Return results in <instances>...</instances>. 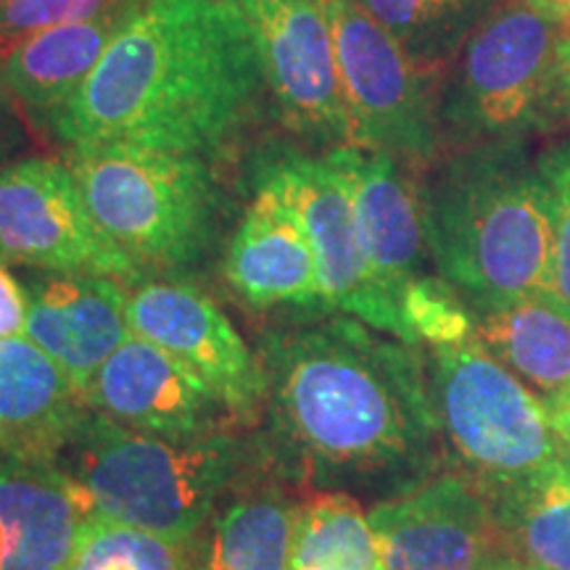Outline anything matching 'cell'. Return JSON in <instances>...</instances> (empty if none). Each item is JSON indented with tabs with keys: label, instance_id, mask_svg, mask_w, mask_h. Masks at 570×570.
<instances>
[{
	"label": "cell",
	"instance_id": "obj_29",
	"mask_svg": "<svg viewBox=\"0 0 570 570\" xmlns=\"http://www.w3.org/2000/svg\"><path fill=\"white\" fill-rule=\"evenodd\" d=\"M127 0H3L0 3V56L35 32L85 21Z\"/></svg>",
	"mask_w": 570,
	"mask_h": 570
},
{
	"label": "cell",
	"instance_id": "obj_36",
	"mask_svg": "<svg viewBox=\"0 0 570 570\" xmlns=\"http://www.w3.org/2000/svg\"><path fill=\"white\" fill-rule=\"evenodd\" d=\"M0 3H3V0H0Z\"/></svg>",
	"mask_w": 570,
	"mask_h": 570
},
{
	"label": "cell",
	"instance_id": "obj_13",
	"mask_svg": "<svg viewBox=\"0 0 570 570\" xmlns=\"http://www.w3.org/2000/svg\"><path fill=\"white\" fill-rule=\"evenodd\" d=\"M367 518L386 570H481L504 554L494 502L465 470L428 475Z\"/></svg>",
	"mask_w": 570,
	"mask_h": 570
},
{
	"label": "cell",
	"instance_id": "obj_31",
	"mask_svg": "<svg viewBox=\"0 0 570 570\" xmlns=\"http://www.w3.org/2000/svg\"><path fill=\"white\" fill-rule=\"evenodd\" d=\"M27 132L21 122V106L9 88L3 75V59H0V167L24 146Z\"/></svg>",
	"mask_w": 570,
	"mask_h": 570
},
{
	"label": "cell",
	"instance_id": "obj_34",
	"mask_svg": "<svg viewBox=\"0 0 570 570\" xmlns=\"http://www.w3.org/2000/svg\"><path fill=\"white\" fill-rule=\"evenodd\" d=\"M533 11L541 17L560 21V24H570V0H525Z\"/></svg>",
	"mask_w": 570,
	"mask_h": 570
},
{
	"label": "cell",
	"instance_id": "obj_23",
	"mask_svg": "<svg viewBox=\"0 0 570 570\" xmlns=\"http://www.w3.org/2000/svg\"><path fill=\"white\" fill-rule=\"evenodd\" d=\"M489 497L504 554L533 570H570V454L533 479Z\"/></svg>",
	"mask_w": 570,
	"mask_h": 570
},
{
	"label": "cell",
	"instance_id": "obj_10",
	"mask_svg": "<svg viewBox=\"0 0 570 570\" xmlns=\"http://www.w3.org/2000/svg\"><path fill=\"white\" fill-rule=\"evenodd\" d=\"M259 56L269 104L294 138L354 148L327 0H233Z\"/></svg>",
	"mask_w": 570,
	"mask_h": 570
},
{
	"label": "cell",
	"instance_id": "obj_5",
	"mask_svg": "<svg viewBox=\"0 0 570 570\" xmlns=\"http://www.w3.org/2000/svg\"><path fill=\"white\" fill-rule=\"evenodd\" d=\"M63 164L96 225L140 275L183 277L217 248L227 202L212 159L140 142H77Z\"/></svg>",
	"mask_w": 570,
	"mask_h": 570
},
{
	"label": "cell",
	"instance_id": "obj_8",
	"mask_svg": "<svg viewBox=\"0 0 570 570\" xmlns=\"http://www.w3.org/2000/svg\"><path fill=\"white\" fill-rule=\"evenodd\" d=\"M354 148L425 173L444 156L441 75L412 59L356 0H327Z\"/></svg>",
	"mask_w": 570,
	"mask_h": 570
},
{
	"label": "cell",
	"instance_id": "obj_9",
	"mask_svg": "<svg viewBox=\"0 0 570 570\" xmlns=\"http://www.w3.org/2000/svg\"><path fill=\"white\" fill-rule=\"evenodd\" d=\"M252 188L273 190L302 219L317 254L327 312L356 317L410 344L402 309L367 262L348 185L325 151L267 146L252 161Z\"/></svg>",
	"mask_w": 570,
	"mask_h": 570
},
{
	"label": "cell",
	"instance_id": "obj_30",
	"mask_svg": "<svg viewBox=\"0 0 570 570\" xmlns=\"http://www.w3.org/2000/svg\"><path fill=\"white\" fill-rule=\"evenodd\" d=\"M30 296L24 283L0 262V338H27Z\"/></svg>",
	"mask_w": 570,
	"mask_h": 570
},
{
	"label": "cell",
	"instance_id": "obj_27",
	"mask_svg": "<svg viewBox=\"0 0 570 570\" xmlns=\"http://www.w3.org/2000/svg\"><path fill=\"white\" fill-rule=\"evenodd\" d=\"M399 306L412 346H458L475 338L473 306L444 277H415L402 294Z\"/></svg>",
	"mask_w": 570,
	"mask_h": 570
},
{
	"label": "cell",
	"instance_id": "obj_14",
	"mask_svg": "<svg viewBox=\"0 0 570 570\" xmlns=\"http://www.w3.org/2000/svg\"><path fill=\"white\" fill-rule=\"evenodd\" d=\"M82 402L114 423L164 439L240 428L188 367L135 333L104 362Z\"/></svg>",
	"mask_w": 570,
	"mask_h": 570
},
{
	"label": "cell",
	"instance_id": "obj_6",
	"mask_svg": "<svg viewBox=\"0 0 570 570\" xmlns=\"http://www.w3.org/2000/svg\"><path fill=\"white\" fill-rule=\"evenodd\" d=\"M566 24L525 0H502L470 35L441 82L444 148L529 140L566 125L558 48ZM444 151V154H446Z\"/></svg>",
	"mask_w": 570,
	"mask_h": 570
},
{
	"label": "cell",
	"instance_id": "obj_4",
	"mask_svg": "<svg viewBox=\"0 0 570 570\" xmlns=\"http://www.w3.org/2000/svg\"><path fill=\"white\" fill-rule=\"evenodd\" d=\"M262 458L256 433L223 428L194 439H164L85 407L56 454L88 515L194 544L227 491Z\"/></svg>",
	"mask_w": 570,
	"mask_h": 570
},
{
	"label": "cell",
	"instance_id": "obj_3",
	"mask_svg": "<svg viewBox=\"0 0 570 570\" xmlns=\"http://www.w3.org/2000/svg\"><path fill=\"white\" fill-rule=\"evenodd\" d=\"M428 252L475 315L550 298L552 223L529 140L452 148L420 177Z\"/></svg>",
	"mask_w": 570,
	"mask_h": 570
},
{
	"label": "cell",
	"instance_id": "obj_28",
	"mask_svg": "<svg viewBox=\"0 0 570 570\" xmlns=\"http://www.w3.org/2000/svg\"><path fill=\"white\" fill-rule=\"evenodd\" d=\"M552 223L550 302L570 315V138L537 156Z\"/></svg>",
	"mask_w": 570,
	"mask_h": 570
},
{
	"label": "cell",
	"instance_id": "obj_11",
	"mask_svg": "<svg viewBox=\"0 0 570 570\" xmlns=\"http://www.w3.org/2000/svg\"><path fill=\"white\" fill-rule=\"evenodd\" d=\"M127 323L194 373L244 431L262 425L265 373L223 306L188 277L140 275L125 283Z\"/></svg>",
	"mask_w": 570,
	"mask_h": 570
},
{
	"label": "cell",
	"instance_id": "obj_15",
	"mask_svg": "<svg viewBox=\"0 0 570 570\" xmlns=\"http://www.w3.org/2000/svg\"><path fill=\"white\" fill-rule=\"evenodd\" d=\"M27 338L42 348L85 396L104 362L132 336L122 281L98 273L27 269Z\"/></svg>",
	"mask_w": 570,
	"mask_h": 570
},
{
	"label": "cell",
	"instance_id": "obj_22",
	"mask_svg": "<svg viewBox=\"0 0 570 570\" xmlns=\"http://www.w3.org/2000/svg\"><path fill=\"white\" fill-rule=\"evenodd\" d=\"M475 338L547 402L570 394V315L525 298L475 315Z\"/></svg>",
	"mask_w": 570,
	"mask_h": 570
},
{
	"label": "cell",
	"instance_id": "obj_26",
	"mask_svg": "<svg viewBox=\"0 0 570 570\" xmlns=\"http://www.w3.org/2000/svg\"><path fill=\"white\" fill-rule=\"evenodd\" d=\"M71 570H190V544L88 515Z\"/></svg>",
	"mask_w": 570,
	"mask_h": 570
},
{
	"label": "cell",
	"instance_id": "obj_20",
	"mask_svg": "<svg viewBox=\"0 0 570 570\" xmlns=\"http://www.w3.org/2000/svg\"><path fill=\"white\" fill-rule=\"evenodd\" d=\"M140 3L142 0H127L92 19L35 32L0 56L6 82L21 109L35 122H51L53 114L82 88Z\"/></svg>",
	"mask_w": 570,
	"mask_h": 570
},
{
	"label": "cell",
	"instance_id": "obj_1",
	"mask_svg": "<svg viewBox=\"0 0 570 570\" xmlns=\"http://www.w3.org/2000/svg\"><path fill=\"white\" fill-rule=\"evenodd\" d=\"M256 356L267 386L256 441L283 479L391 497L436 473L444 439L415 346L327 312L262 331Z\"/></svg>",
	"mask_w": 570,
	"mask_h": 570
},
{
	"label": "cell",
	"instance_id": "obj_19",
	"mask_svg": "<svg viewBox=\"0 0 570 570\" xmlns=\"http://www.w3.org/2000/svg\"><path fill=\"white\" fill-rule=\"evenodd\" d=\"M298 504L296 483L262 454L190 544V570H288Z\"/></svg>",
	"mask_w": 570,
	"mask_h": 570
},
{
	"label": "cell",
	"instance_id": "obj_24",
	"mask_svg": "<svg viewBox=\"0 0 570 570\" xmlns=\"http://www.w3.org/2000/svg\"><path fill=\"white\" fill-rule=\"evenodd\" d=\"M288 570H386L360 499L327 489L302 494Z\"/></svg>",
	"mask_w": 570,
	"mask_h": 570
},
{
	"label": "cell",
	"instance_id": "obj_32",
	"mask_svg": "<svg viewBox=\"0 0 570 570\" xmlns=\"http://www.w3.org/2000/svg\"><path fill=\"white\" fill-rule=\"evenodd\" d=\"M558 71H560V104L566 125H570V24H566L558 48Z\"/></svg>",
	"mask_w": 570,
	"mask_h": 570
},
{
	"label": "cell",
	"instance_id": "obj_21",
	"mask_svg": "<svg viewBox=\"0 0 570 570\" xmlns=\"http://www.w3.org/2000/svg\"><path fill=\"white\" fill-rule=\"evenodd\" d=\"M82 412L51 356L30 338H0V452L56 460Z\"/></svg>",
	"mask_w": 570,
	"mask_h": 570
},
{
	"label": "cell",
	"instance_id": "obj_7",
	"mask_svg": "<svg viewBox=\"0 0 570 570\" xmlns=\"http://www.w3.org/2000/svg\"><path fill=\"white\" fill-rule=\"evenodd\" d=\"M428 386L441 439L489 494L568 458L550 410L479 338L428 354Z\"/></svg>",
	"mask_w": 570,
	"mask_h": 570
},
{
	"label": "cell",
	"instance_id": "obj_25",
	"mask_svg": "<svg viewBox=\"0 0 570 570\" xmlns=\"http://www.w3.org/2000/svg\"><path fill=\"white\" fill-rule=\"evenodd\" d=\"M420 67L444 75L502 0H356Z\"/></svg>",
	"mask_w": 570,
	"mask_h": 570
},
{
	"label": "cell",
	"instance_id": "obj_16",
	"mask_svg": "<svg viewBox=\"0 0 570 570\" xmlns=\"http://www.w3.org/2000/svg\"><path fill=\"white\" fill-rule=\"evenodd\" d=\"M227 288L259 312L298 309L327 315L317 254L302 219L273 190L254 188L252 204L227 238L223 256Z\"/></svg>",
	"mask_w": 570,
	"mask_h": 570
},
{
	"label": "cell",
	"instance_id": "obj_35",
	"mask_svg": "<svg viewBox=\"0 0 570 570\" xmlns=\"http://www.w3.org/2000/svg\"><path fill=\"white\" fill-rule=\"evenodd\" d=\"M481 570H533V568L525 566V562H520L518 558H512V554H497V558L483 562Z\"/></svg>",
	"mask_w": 570,
	"mask_h": 570
},
{
	"label": "cell",
	"instance_id": "obj_18",
	"mask_svg": "<svg viewBox=\"0 0 570 570\" xmlns=\"http://www.w3.org/2000/svg\"><path fill=\"white\" fill-rule=\"evenodd\" d=\"M85 518L56 460L0 452V570H71Z\"/></svg>",
	"mask_w": 570,
	"mask_h": 570
},
{
	"label": "cell",
	"instance_id": "obj_2",
	"mask_svg": "<svg viewBox=\"0 0 570 570\" xmlns=\"http://www.w3.org/2000/svg\"><path fill=\"white\" fill-rule=\"evenodd\" d=\"M267 101L252 30L233 0H142L46 127L63 146L140 142L219 159Z\"/></svg>",
	"mask_w": 570,
	"mask_h": 570
},
{
	"label": "cell",
	"instance_id": "obj_12",
	"mask_svg": "<svg viewBox=\"0 0 570 570\" xmlns=\"http://www.w3.org/2000/svg\"><path fill=\"white\" fill-rule=\"evenodd\" d=\"M0 262L130 283L138 269L106 238L63 159L24 156L0 167Z\"/></svg>",
	"mask_w": 570,
	"mask_h": 570
},
{
	"label": "cell",
	"instance_id": "obj_17",
	"mask_svg": "<svg viewBox=\"0 0 570 570\" xmlns=\"http://www.w3.org/2000/svg\"><path fill=\"white\" fill-rule=\"evenodd\" d=\"M325 154L348 185L370 267L399 304L407 285L423 275L425 256L431 254L417 173L394 156L365 148H331Z\"/></svg>",
	"mask_w": 570,
	"mask_h": 570
},
{
	"label": "cell",
	"instance_id": "obj_33",
	"mask_svg": "<svg viewBox=\"0 0 570 570\" xmlns=\"http://www.w3.org/2000/svg\"><path fill=\"white\" fill-rule=\"evenodd\" d=\"M547 410H550L554 431H558L560 441L570 452V394L554 399V402H547Z\"/></svg>",
	"mask_w": 570,
	"mask_h": 570
}]
</instances>
